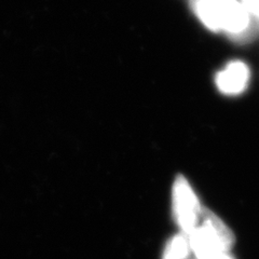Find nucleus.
<instances>
[{
	"instance_id": "5",
	"label": "nucleus",
	"mask_w": 259,
	"mask_h": 259,
	"mask_svg": "<svg viewBox=\"0 0 259 259\" xmlns=\"http://www.w3.org/2000/svg\"><path fill=\"white\" fill-rule=\"evenodd\" d=\"M199 226L215 241L220 243L224 248L231 250L234 245V241H236L233 232L216 214L206 208H202Z\"/></svg>"
},
{
	"instance_id": "7",
	"label": "nucleus",
	"mask_w": 259,
	"mask_h": 259,
	"mask_svg": "<svg viewBox=\"0 0 259 259\" xmlns=\"http://www.w3.org/2000/svg\"><path fill=\"white\" fill-rule=\"evenodd\" d=\"M242 5L248 13H252L259 20V0H243Z\"/></svg>"
},
{
	"instance_id": "6",
	"label": "nucleus",
	"mask_w": 259,
	"mask_h": 259,
	"mask_svg": "<svg viewBox=\"0 0 259 259\" xmlns=\"http://www.w3.org/2000/svg\"><path fill=\"white\" fill-rule=\"evenodd\" d=\"M190 253L188 237L181 232L166 243L162 259H188Z\"/></svg>"
},
{
	"instance_id": "3",
	"label": "nucleus",
	"mask_w": 259,
	"mask_h": 259,
	"mask_svg": "<svg viewBox=\"0 0 259 259\" xmlns=\"http://www.w3.org/2000/svg\"><path fill=\"white\" fill-rule=\"evenodd\" d=\"M250 72L247 65L240 61L229 63L216 75L217 89L225 95H239L244 92L249 83Z\"/></svg>"
},
{
	"instance_id": "4",
	"label": "nucleus",
	"mask_w": 259,
	"mask_h": 259,
	"mask_svg": "<svg viewBox=\"0 0 259 259\" xmlns=\"http://www.w3.org/2000/svg\"><path fill=\"white\" fill-rule=\"evenodd\" d=\"M187 237L191 252L196 255L197 259H236L230 250L225 249L200 226Z\"/></svg>"
},
{
	"instance_id": "1",
	"label": "nucleus",
	"mask_w": 259,
	"mask_h": 259,
	"mask_svg": "<svg viewBox=\"0 0 259 259\" xmlns=\"http://www.w3.org/2000/svg\"><path fill=\"white\" fill-rule=\"evenodd\" d=\"M190 6L209 30H225L233 37H242L248 29V12L237 0H192Z\"/></svg>"
},
{
	"instance_id": "2",
	"label": "nucleus",
	"mask_w": 259,
	"mask_h": 259,
	"mask_svg": "<svg viewBox=\"0 0 259 259\" xmlns=\"http://www.w3.org/2000/svg\"><path fill=\"white\" fill-rule=\"evenodd\" d=\"M173 215L182 233L188 236L197 228L202 207L191 185L182 175L177 176L173 185Z\"/></svg>"
}]
</instances>
